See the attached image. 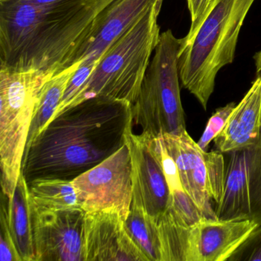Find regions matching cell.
<instances>
[{
	"mask_svg": "<svg viewBox=\"0 0 261 261\" xmlns=\"http://www.w3.org/2000/svg\"><path fill=\"white\" fill-rule=\"evenodd\" d=\"M254 1L214 0L199 23L181 39L180 82L205 111L217 74L234 59L240 32Z\"/></svg>",
	"mask_w": 261,
	"mask_h": 261,
	"instance_id": "3",
	"label": "cell"
},
{
	"mask_svg": "<svg viewBox=\"0 0 261 261\" xmlns=\"http://www.w3.org/2000/svg\"><path fill=\"white\" fill-rule=\"evenodd\" d=\"M261 261V224L252 230L227 261Z\"/></svg>",
	"mask_w": 261,
	"mask_h": 261,
	"instance_id": "26",
	"label": "cell"
},
{
	"mask_svg": "<svg viewBox=\"0 0 261 261\" xmlns=\"http://www.w3.org/2000/svg\"><path fill=\"white\" fill-rule=\"evenodd\" d=\"M161 261H190L192 227L178 219L170 210L157 218Z\"/></svg>",
	"mask_w": 261,
	"mask_h": 261,
	"instance_id": "18",
	"label": "cell"
},
{
	"mask_svg": "<svg viewBox=\"0 0 261 261\" xmlns=\"http://www.w3.org/2000/svg\"><path fill=\"white\" fill-rule=\"evenodd\" d=\"M14 1L30 3V4H53V3L60 2V1H64V0H14Z\"/></svg>",
	"mask_w": 261,
	"mask_h": 261,
	"instance_id": "28",
	"label": "cell"
},
{
	"mask_svg": "<svg viewBox=\"0 0 261 261\" xmlns=\"http://www.w3.org/2000/svg\"><path fill=\"white\" fill-rule=\"evenodd\" d=\"M125 226L149 261H161V244L155 218L142 207L132 204Z\"/></svg>",
	"mask_w": 261,
	"mask_h": 261,
	"instance_id": "20",
	"label": "cell"
},
{
	"mask_svg": "<svg viewBox=\"0 0 261 261\" xmlns=\"http://www.w3.org/2000/svg\"><path fill=\"white\" fill-rule=\"evenodd\" d=\"M170 193V203L168 208L185 224L192 227L205 218L183 188L173 189Z\"/></svg>",
	"mask_w": 261,
	"mask_h": 261,
	"instance_id": "22",
	"label": "cell"
},
{
	"mask_svg": "<svg viewBox=\"0 0 261 261\" xmlns=\"http://www.w3.org/2000/svg\"><path fill=\"white\" fill-rule=\"evenodd\" d=\"M131 103L97 96L56 116L25 151L27 183L73 181L122 147L132 131Z\"/></svg>",
	"mask_w": 261,
	"mask_h": 261,
	"instance_id": "1",
	"label": "cell"
},
{
	"mask_svg": "<svg viewBox=\"0 0 261 261\" xmlns=\"http://www.w3.org/2000/svg\"><path fill=\"white\" fill-rule=\"evenodd\" d=\"M98 62L99 60L85 61V62H81L79 68L76 70L75 72L74 73L72 77L68 82L65 94H64L60 105H59L53 118H55L56 116L59 115L61 113L63 112L71 105L73 100L75 99L77 94L86 85L87 82L89 80L91 74L95 69Z\"/></svg>",
	"mask_w": 261,
	"mask_h": 261,
	"instance_id": "23",
	"label": "cell"
},
{
	"mask_svg": "<svg viewBox=\"0 0 261 261\" xmlns=\"http://www.w3.org/2000/svg\"><path fill=\"white\" fill-rule=\"evenodd\" d=\"M163 4H155L108 47L68 108L97 96L134 103L160 41L158 18Z\"/></svg>",
	"mask_w": 261,
	"mask_h": 261,
	"instance_id": "4",
	"label": "cell"
},
{
	"mask_svg": "<svg viewBox=\"0 0 261 261\" xmlns=\"http://www.w3.org/2000/svg\"><path fill=\"white\" fill-rule=\"evenodd\" d=\"M9 225L22 261H36L33 214L28 183L21 172L7 205Z\"/></svg>",
	"mask_w": 261,
	"mask_h": 261,
	"instance_id": "16",
	"label": "cell"
},
{
	"mask_svg": "<svg viewBox=\"0 0 261 261\" xmlns=\"http://www.w3.org/2000/svg\"><path fill=\"white\" fill-rule=\"evenodd\" d=\"M222 198L217 220H250L261 224V136L257 143L227 152Z\"/></svg>",
	"mask_w": 261,
	"mask_h": 261,
	"instance_id": "8",
	"label": "cell"
},
{
	"mask_svg": "<svg viewBox=\"0 0 261 261\" xmlns=\"http://www.w3.org/2000/svg\"><path fill=\"white\" fill-rule=\"evenodd\" d=\"M126 143L132 163V204L144 209L157 220L169 207L171 193L155 137L130 131Z\"/></svg>",
	"mask_w": 261,
	"mask_h": 261,
	"instance_id": "10",
	"label": "cell"
},
{
	"mask_svg": "<svg viewBox=\"0 0 261 261\" xmlns=\"http://www.w3.org/2000/svg\"><path fill=\"white\" fill-rule=\"evenodd\" d=\"M114 0H0V68L56 73Z\"/></svg>",
	"mask_w": 261,
	"mask_h": 261,
	"instance_id": "2",
	"label": "cell"
},
{
	"mask_svg": "<svg viewBox=\"0 0 261 261\" xmlns=\"http://www.w3.org/2000/svg\"><path fill=\"white\" fill-rule=\"evenodd\" d=\"M85 261H149L116 212L86 213Z\"/></svg>",
	"mask_w": 261,
	"mask_h": 261,
	"instance_id": "12",
	"label": "cell"
},
{
	"mask_svg": "<svg viewBox=\"0 0 261 261\" xmlns=\"http://www.w3.org/2000/svg\"><path fill=\"white\" fill-rule=\"evenodd\" d=\"M255 66H256V76L261 77V51L254 56Z\"/></svg>",
	"mask_w": 261,
	"mask_h": 261,
	"instance_id": "29",
	"label": "cell"
},
{
	"mask_svg": "<svg viewBox=\"0 0 261 261\" xmlns=\"http://www.w3.org/2000/svg\"><path fill=\"white\" fill-rule=\"evenodd\" d=\"M28 186L31 204L34 207L45 209L80 207L72 181L43 178L34 180Z\"/></svg>",
	"mask_w": 261,
	"mask_h": 261,
	"instance_id": "19",
	"label": "cell"
},
{
	"mask_svg": "<svg viewBox=\"0 0 261 261\" xmlns=\"http://www.w3.org/2000/svg\"><path fill=\"white\" fill-rule=\"evenodd\" d=\"M260 136L261 77L256 76L214 142L218 151L227 153L253 146L257 143Z\"/></svg>",
	"mask_w": 261,
	"mask_h": 261,
	"instance_id": "15",
	"label": "cell"
},
{
	"mask_svg": "<svg viewBox=\"0 0 261 261\" xmlns=\"http://www.w3.org/2000/svg\"><path fill=\"white\" fill-rule=\"evenodd\" d=\"M80 65L81 62H79L56 73L42 87L30 125L25 151L54 117L68 82Z\"/></svg>",
	"mask_w": 261,
	"mask_h": 261,
	"instance_id": "17",
	"label": "cell"
},
{
	"mask_svg": "<svg viewBox=\"0 0 261 261\" xmlns=\"http://www.w3.org/2000/svg\"><path fill=\"white\" fill-rule=\"evenodd\" d=\"M181 39L170 30L160 35L137 98L131 105L133 123L142 133L160 137L186 130L180 94L178 51Z\"/></svg>",
	"mask_w": 261,
	"mask_h": 261,
	"instance_id": "5",
	"label": "cell"
},
{
	"mask_svg": "<svg viewBox=\"0 0 261 261\" xmlns=\"http://www.w3.org/2000/svg\"><path fill=\"white\" fill-rule=\"evenodd\" d=\"M206 166L207 191L215 207L222 198L225 183L226 163L224 155L219 151L204 152Z\"/></svg>",
	"mask_w": 261,
	"mask_h": 261,
	"instance_id": "21",
	"label": "cell"
},
{
	"mask_svg": "<svg viewBox=\"0 0 261 261\" xmlns=\"http://www.w3.org/2000/svg\"><path fill=\"white\" fill-rule=\"evenodd\" d=\"M8 198L2 193L1 204V233H0V261H22L10 230L7 213Z\"/></svg>",
	"mask_w": 261,
	"mask_h": 261,
	"instance_id": "24",
	"label": "cell"
},
{
	"mask_svg": "<svg viewBox=\"0 0 261 261\" xmlns=\"http://www.w3.org/2000/svg\"><path fill=\"white\" fill-rule=\"evenodd\" d=\"M166 150L172 156L179 173L183 189L198 206L204 218L217 219L215 207L207 191L204 152L187 130L178 135L161 136Z\"/></svg>",
	"mask_w": 261,
	"mask_h": 261,
	"instance_id": "13",
	"label": "cell"
},
{
	"mask_svg": "<svg viewBox=\"0 0 261 261\" xmlns=\"http://www.w3.org/2000/svg\"><path fill=\"white\" fill-rule=\"evenodd\" d=\"M32 214L36 261H85L86 212L82 207L32 205Z\"/></svg>",
	"mask_w": 261,
	"mask_h": 261,
	"instance_id": "9",
	"label": "cell"
},
{
	"mask_svg": "<svg viewBox=\"0 0 261 261\" xmlns=\"http://www.w3.org/2000/svg\"><path fill=\"white\" fill-rule=\"evenodd\" d=\"M214 0H187L191 16L190 30L195 28L207 13Z\"/></svg>",
	"mask_w": 261,
	"mask_h": 261,
	"instance_id": "27",
	"label": "cell"
},
{
	"mask_svg": "<svg viewBox=\"0 0 261 261\" xmlns=\"http://www.w3.org/2000/svg\"><path fill=\"white\" fill-rule=\"evenodd\" d=\"M160 1L164 0H114L97 16L63 69L79 62L99 60L120 35Z\"/></svg>",
	"mask_w": 261,
	"mask_h": 261,
	"instance_id": "11",
	"label": "cell"
},
{
	"mask_svg": "<svg viewBox=\"0 0 261 261\" xmlns=\"http://www.w3.org/2000/svg\"><path fill=\"white\" fill-rule=\"evenodd\" d=\"M72 183L79 206L86 213L116 212L126 221L133 202L132 163L127 143Z\"/></svg>",
	"mask_w": 261,
	"mask_h": 261,
	"instance_id": "7",
	"label": "cell"
},
{
	"mask_svg": "<svg viewBox=\"0 0 261 261\" xmlns=\"http://www.w3.org/2000/svg\"><path fill=\"white\" fill-rule=\"evenodd\" d=\"M258 224L204 218L192 227L190 261H227Z\"/></svg>",
	"mask_w": 261,
	"mask_h": 261,
	"instance_id": "14",
	"label": "cell"
},
{
	"mask_svg": "<svg viewBox=\"0 0 261 261\" xmlns=\"http://www.w3.org/2000/svg\"><path fill=\"white\" fill-rule=\"evenodd\" d=\"M55 73L0 68L2 193L10 198L22 172L30 125L42 87Z\"/></svg>",
	"mask_w": 261,
	"mask_h": 261,
	"instance_id": "6",
	"label": "cell"
},
{
	"mask_svg": "<svg viewBox=\"0 0 261 261\" xmlns=\"http://www.w3.org/2000/svg\"><path fill=\"white\" fill-rule=\"evenodd\" d=\"M235 107V103H228L224 108L217 110L216 112L209 119L205 129L198 142V146L203 151L207 152L211 142L213 141L215 137L224 129Z\"/></svg>",
	"mask_w": 261,
	"mask_h": 261,
	"instance_id": "25",
	"label": "cell"
}]
</instances>
